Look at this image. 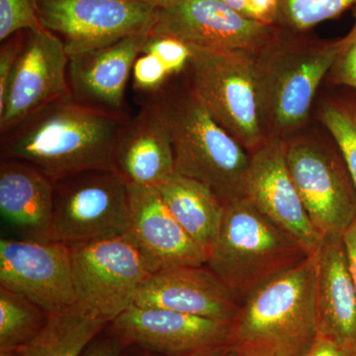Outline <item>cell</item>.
Returning a JSON list of instances; mask_svg holds the SVG:
<instances>
[{
    "label": "cell",
    "mask_w": 356,
    "mask_h": 356,
    "mask_svg": "<svg viewBox=\"0 0 356 356\" xmlns=\"http://www.w3.org/2000/svg\"><path fill=\"white\" fill-rule=\"evenodd\" d=\"M130 118L88 108L72 95L51 102L1 135V159L20 161L53 182L91 170H113Z\"/></svg>",
    "instance_id": "1"
},
{
    "label": "cell",
    "mask_w": 356,
    "mask_h": 356,
    "mask_svg": "<svg viewBox=\"0 0 356 356\" xmlns=\"http://www.w3.org/2000/svg\"><path fill=\"white\" fill-rule=\"evenodd\" d=\"M315 254L243 300L231 324L243 356H304L318 336Z\"/></svg>",
    "instance_id": "2"
},
{
    "label": "cell",
    "mask_w": 356,
    "mask_h": 356,
    "mask_svg": "<svg viewBox=\"0 0 356 356\" xmlns=\"http://www.w3.org/2000/svg\"><path fill=\"white\" fill-rule=\"evenodd\" d=\"M299 34L280 28L255 55L259 118L266 139H290L305 126L318 89L341 50V38Z\"/></svg>",
    "instance_id": "3"
},
{
    "label": "cell",
    "mask_w": 356,
    "mask_h": 356,
    "mask_svg": "<svg viewBox=\"0 0 356 356\" xmlns=\"http://www.w3.org/2000/svg\"><path fill=\"white\" fill-rule=\"evenodd\" d=\"M312 255L245 198L225 203L206 266L242 303L250 293Z\"/></svg>",
    "instance_id": "4"
},
{
    "label": "cell",
    "mask_w": 356,
    "mask_h": 356,
    "mask_svg": "<svg viewBox=\"0 0 356 356\" xmlns=\"http://www.w3.org/2000/svg\"><path fill=\"white\" fill-rule=\"evenodd\" d=\"M172 134L175 170L208 185L225 203L243 197L250 154L186 86L154 93Z\"/></svg>",
    "instance_id": "5"
},
{
    "label": "cell",
    "mask_w": 356,
    "mask_h": 356,
    "mask_svg": "<svg viewBox=\"0 0 356 356\" xmlns=\"http://www.w3.org/2000/svg\"><path fill=\"white\" fill-rule=\"evenodd\" d=\"M189 47L187 86L213 118L252 153L267 140L259 118L255 55Z\"/></svg>",
    "instance_id": "6"
},
{
    "label": "cell",
    "mask_w": 356,
    "mask_h": 356,
    "mask_svg": "<svg viewBox=\"0 0 356 356\" xmlns=\"http://www.w3.org/2000/svg\"><path fill=\"white\" fill-rule=\"evenodd\" d=\"M54 184L51 232L54 242L72 245L128 233L129 187L115 170H86Z\"/></svg>",
    "instance_id": "7"
},
{
    "label": "cell",
    "mask_w": 356,
    "mask_h": 356,
    "mask_svg": "<svg viewBox=\"0 0 356 356\" xmlns=\"http://www.w3.org/2000/svg\"><path fill=\"white\" fill-rule=\"evenodd\" d=\"M288 170L320 235L341 236L356 217V187L336 143L285 140Z\"/></svg>",
    "instance_id": "8"
},
{
    "label": "cell",
    "mask_w": 356,
    "mask_h": 356,
    "mask_svg": "<svg viewBox=\"0 0 356 356\" xmlns=\"http://www.w3.org/2000/svg\"><path fill=\"white\" fill-rule=\"evenodd\" d=\"M70 247L77 303L109 323L135 304L152 273L128 234Z\"/></svg>",
    "instance_id": "9"
},
{
    "label": "cell",
    "mask_w": 356,
    "mask_h": 356,
    "mask_svg": "<svg viewBox=\"0 0 356 356\" xmlns=\"http://www.w3.org/2000/svg\"><path fill=\"white\" fill-rule=\"evenodd\" d=\"M40 20L69 57L137 34H149L156 8L140 0H39Z\"/></svg>",
    "instance_id": "10"
},
{
    "label": "cell",
    "mask_w": 356,
    "mask_h": 356,
    "mask_svg": "<svg viewBox=\"0 0 356 356\" xmlns=\"http://www.w3.org/2000/svg\"><path fill=\"white\" fill-rule=\"evenodd\" d=\"M278 31L277 26L243 17L222 0H177L156 8L149 35L170 37L207 50L257 55Z\"/></svg>",
    "instance_id": "11"
},
{
    "label": "cell",
    "mask_w": 356,
    "mask_h": 356,
    "mask_svg": "<svg viewBox=\"0 0 356 356\" xmlns=\"http://www.w3.org/2000/svg\"><path fill=\"white\" fill-rule=\"evenodd\" d=\"M69 55L63 40L42 29L27 31L22 53L0 106V134L51 102L70 96Z\"/></svg>",
    "instance_id": "12"
},
{
    "label": "cell",
    "mask_w": 356,
    "mask_h": 356,
    "mask_svg": "<svg viewBox=\"0 0 356 356\" xmlns=\"http://www.w3.org/2000/svg\"><path fill=\"white\" fill-rule=\"evenodd\" d=\"M0 286L19 293L49 315L72 305L76 299L70 245L2 238Z\"/></svg>",
    "instance_id": "13"
},
{
    "label": "cell",
    "mask_w": 356,
    "mask_h": 356,
    "mask_svg": "<svg viewBox=\"0 0 356 356\" xmlns=\"http://www.w3.org/2000/svg\"><path fill=\"white\" fill-rule=\"evenodd\" d=\"M250 154L243 198L315 254L324 238L312 222L288 170L285 140L270 138Z\"/></svg>",
    "instance_id": "14"
},
{
    "label": "cell",
    "mask_w": 356,
    "mask_h": 356,
    "mask_svg": "<svg viewBox=\"0 0 356 356\" xmlns=\"http://www.w3.org/2000/svg\"><path fill=\"white\" fill-rule=\"evenodd\" d=\"M110 324L126 344L161 356H191L231 344V323L165 309L134 304Z\"/></svg>",
    "instance_id": "15"
},
{
    "label": "cell",
    "mask_w": 356,
    "mask_h": 356,
    "mask_svg": "<svg viewBox=\"0 0 356 356\" xmlns=\"http://www.w3.org/2000/svg\"><path fill=\"white\" fill-rule=\"evenodd\" d=\"M149 35H131L69 57L67 77L72 99L103 113L130 118L126 88Z\"/></svg>",
    "instance_id": "16"
},
{
    "label": "cell",
    "mask_w": 356,
    "mask_h": 356,
    "mask_svg": "<svg viewBox=\"0 0 356 356\" xmlns=\"http://www.w3.org/2000/svg\"><path fill=\"white\" fill-rule=\"evenodd\" d=\"M130 228L128 236L152 273L179 266H206L207 252L175 219L159 187L128 185Z\"/></svg>",
    "instance_id": "17"
},
{
    "label": "cell",
    "mask_w": 356,
    "mask_h": 356,
    "mask_svg": "<svg viewBox=\"0 0 356 356\" xmlns=\"http://www.w3.org/2000/svg\"><path fill=\"white\" fill-rule=\"evenodd\" d=\"M135 305L233 322L240 304L206 266H179L152 273L138 290Z\"/></svg>",
    "instance_id": "18"
},
{
    "label": "cell",
    "mask_w": 356,
    "mask_h": 356,
    "mask_svg": "<svg viewBox=\"0 0 356 356\" xmlns=\"http://www.w3.org/2000/svg\"><path fill=\"white\" fill-rule=\"evenodd\" d=\"M114 170L128 185L161 186L177 173L165 112L151 95L130 119L114 156Z\"/></svg>",
    "instance_id": "19"
},
{
    "label": "cell",
    "mask_w": 356,
    "mask_h": 356,
    "mask_svg": "<svg viewBox=\"0 0 356 356\" xmlns=\"http://www.w3.org/2000/svg\"><path fill=\"white\" fill-rule=\"evenodd\" d=\"M315 257L318 336L356 356V287L343 236H325Z\"/></svg>",
    "instance_id": "20"
},
{
    "label": "cell",
    "mask_w": 356,
    "mask_h": 356,
    "mask_svg": "<svg viewBox=\"0 0 356 356\" xmlns=\"http://www.w3.org/2000/svg\"><path fill=\"white\" fill-rule=\"evenodd\" d=\"M54 191V182L32 166L1 159L0 211L26 240L51 242Z\"/></svg>",
    "instance_id": "21"
},
{
    "label": "cell",
    "mask_w": 356,
    "mask_h": 356,
    "mask_svg": "<svg viewBox=\"0 0 356 356\" xmlns=\"http://www.w3.org/2000/svg\"><path fill=\"white\" fill-rule=\"evenodd\" d=\"M159 189L175 219L208 252L221 226L224 201L208 185L178 173Z\"/></svg>",
    "instance_id": "22"
},
{
    "label": "cell",
    "mask_w": 356,
    "mask_h": 356,
    "mask_svg": "<svg viewBox=\"0 0 356 356\" xmlns=\"http://www.w3.org/2000/svg\"><path fill=\"white\" fill-rule=\"evenodd\" d=\"M108 324L102 316L76 302L49 315L43 330L24 350L29 356H81Z\"/></svg>",
    "instance_id": "23"
},
{
    "label": "cell",
    "mask_w": 356,
    "mask_h": 356,
    "mask_svg": "<svg viewBox=\"0 0 356 356\" xmlns=\"http://www.w3.org/2000/svg\"><path fill=\"white\" fill-rule=\"evenodd\" d=\"M49 314L19 293L0 286V353L21 350L43 330Z\"/></svg>",
    "instance_id": "24"
},
{
    "label": "cell",
    "mask_w": 356,
    "mask_h": 356,
    "mask_svg": "<svg viewBox=\"0 0 356 356\" xmlns=\"http://www.w3.org/2000/svg\"><path fill=\"white\" fill-rule=\"evenodd\" d=\"M341 88L321 104L318 120L339 147L356 187V90Z\"/></svg>",
    "instance_id": "25"
},
{
    "label": "cell",
    "mask_w": 356,
    "mask_h": 356,
    "mask_svg": "<svg viewBox=\"0 0 356 356\" xmlns=\"http://www.w3.org/2000/svg\"><path fill=\"white\" fill-rule=\"evenodd\" d=\"M355 6L356 0H278L276 26L301 34L325 21L337 19Z\"/></svg>",
    "instance_id": "26"
},
{
    "label": "cell",
    "mask_w": 356,
    "mask_h": 356,
    "mask_svg": "<svg viewBox=\"0 0 356 356\" xmlns=\"http://www.w3.org/2000/svg\"><path fill=\"white\" fill-rule=\"evenodd\" d=\"M42 28L39 0H0V41L20 31Z\"/></svg>",
    "instance_id": "27"
},
{
    "label": "cell",
    "mask_w": 356,
    "mask_h": 356,
    "mask_svg": "<svg viewBox=\"0 0 356 356\" xmlns=\"http://www.w3.org/2000/svg\"><path fill=\"white\" fill-rule=\"evenodd\" d=\"M142 54H152L165 65L170 76L184 72L191 58V47L175 38L149 35Z\"/></svg>",
    "instance_id": "28"
},
{
    "label": "cell",
    "mask_w": 356,
    "mask_h": 356,
    "mask_svg": "<svg viewBox=\"0 0 356 356\" xmlns=\"http://www.w3.org/2000/svg\"><path fill=\"white\" fill-rule=\"evenodd\" d=\"M353 25L341 38V47L327 77L332 86L356 90V6L353 8Z\"/></svg>",
    "instance_id": "29"
},
{
    "label": "cell",
    "mask_w": 356,
    "mask_h": 356,
    "mask_svg": "<svg viewBox=\"0 0 356 356\" xmlns=\"http://www.w3.org/2000/svg\"><path fill=\"white\" fill-rule=\"evenodd\" d=\"M132 76L135 88L151 95L161 90L172 76L161 60L152 54H140L134 64Z\"/></svg>",
    "instance_id": "30"
},
{
    "label": "cell",
    "mask_w": 356,
    "mask_h": 356,
    "mask_svg": "<svg viewBox=\"0 0 356 356\" xmlns=\"http://www.w3.org/2000/svg\"><path fill=\"white\" fill-rule=\"evenodd\" d=\"M236 13L248 20L267 26H276L278 0H222Z\"/></svg>",
    "instance_id": "31"
},
{
    "label": "cell",
    "mask_w": 356,
    "mask_h": 356,
    "mask_svg": "<svg viewBox=\"0 0 356 356\" xmlns=\"http://www.w3.org/2000/svg\"><path fill=\"white\" fill-rule=\"evenodd\" d=\"M27 31H20L2 42L0 49V106L6 99L9 79L19 58L26 42Z\"/></svg>",
    "instance_id": "32"
},
{
    "label": "cell",
    "mask_w": 356,
    "mask_h": 356,
    "mask_svg": "<svg viewBox=\"0 0 356 356\" xmlns=\"http://www.w3.org/2000/svg\"><path fill=\"white\" fill-rule=\"evenodd\" d=\"M126 343L118 337L89 344L81 356H121Z\"/></svg>",
    "instance_id": "33"
},
{
    "label": "cell",
    "mask_w": 356,
    "mask_h": 356,
    "mask_svg": "<svg viewBox=\"0 0 356 356\" xmlns=\"http://www.w3.org/2000/svg\"><path fill=\"white\" fill-rule=\"evenodd\" d=\"M344 250L351 277L356 287V217L343 234Z\"/></svg>",
    "instance_id": "34"
},
{
    "label": "cell",
    "mask_w": 356,
    "mask_h": 356,
    "mask_svg": "<svg viewBox=\"0 0 356 356\" xmlns=\"http://www.w3.org/2000/svg\"><path fill=\"white\" fill-rule=\"evenodd\" d=\"M304 356H350L330 339L318 336L315 343Z\"/></svg>",
    "instance_id": "35"
},
{
    "label": "cell",
    "mask_w": 356,
    "mask_h": 356,
    "mask_svg": "<svg viewBox=\"0 0 356 356\" xmlns=\"http://www.w3.org/2000/svg\"><path fill=\"white\" fill-rule=\"evenodd\" d=\"M191 356H243L235 346L232 344L219 346V348H213V350L203 351V353H197Z\"/></svg>",
    "instance_id": "36"
},
{
    "label": "cell",
    "mask_w": 356,
    "mask_h": 356,
    "mask_svg": "<svg viewBox=\"0 0 356 356\" xmlns=\"http://www.w3.org/2000/svg\"><path fill=\"white\" fill-rule=\"evenodd\" d=\"M140 1L146 2L149 6H154V8H161V7L170 6L177 0H140Z\"/></svg>",
    "instance_id": "37"
},
{
    "label": "cell",
    "mask_w": 356,
    "mask_h": 356,
    "mask_svg": "<svg viewBox=\"0 0 356 356\" xmlns=\"http://www.w3.org/2000/svg\"><path fill=\"white\" fill-rule=\"evenodd\" d=\"M0 356H29L26 353L24 348L21 350L10 351V353H0Z\"/></svg>",
    "instance_id": "38"
},
{
    "label": "cell",
    "mask_w": 356,
    "mask_h": 356,
    "mask_svg": "<svg viewBox=\"0 0 356 356\" xmlns=\"http://www.w3.org/2000/svg\"><path fill=\"white\" fill-rule=\"evenodd\" d=\"M151 356H161V355H154H154H151Z\"/></svg>",
    "instance_id": "39"
}]
</instances>
